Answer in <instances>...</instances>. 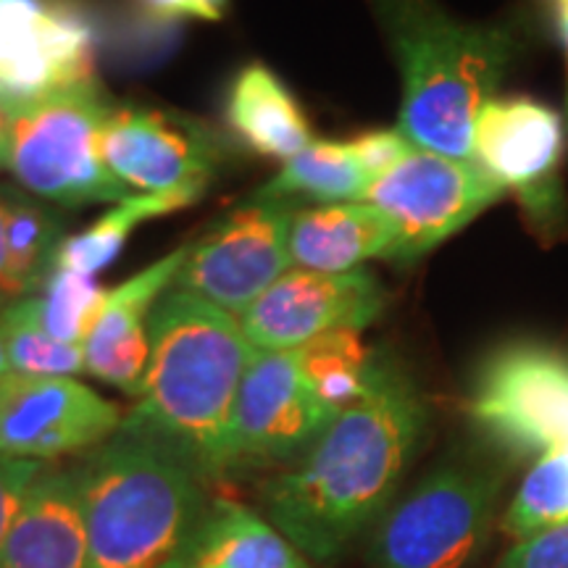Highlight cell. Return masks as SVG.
Masks as SVG:
<instances>
[{"label": "cell", "instance_id": "cell-1", "mask_svg": "<svg viewBox=\"0 0 568 568\" xmlns=\"http://www.w3.org/2000/svg\"><path fill=\"white\" fill-rule=\"evenodd\" d=\"M426 426L429 408L414 376L389 353H376L366 393L264 485L266 518L308 560L337 558L385 514Z\"/></svg>", "mask_w": 568, "mask_h": 568}, {"label": "cell", "instance_id": "cell-2", "mask_svg": "<svg viewBox=\"0 0 568 568\" xmlns=\"http://www.w3.org/2000/svg\"><path fill=\"white\" fill-rule=\"evenodd\" d=\"M255 347L237 316L169 287L151 314V364L119 432L205 479L230 474V424Z\"/></svg>", "mask_w": 568, "mask_h": 568}, {"label": "cell", "instance_id": "cell-3", "mask_svg": "<svg viewBox=\"0 0 568 568\" xmlns=\"http://www.w3.org/2000/svg\"><path fill=\"white\" fill-rule=\"evenodd\" d=\"M400 69L397 130L414 148L474 161V122L524 51L508 21H466L439 0H368Z\"/></svg>", "mask_w": 568, "mask_h": 568}, {"label": "cell", "instance_id": "cell-4", "mask_svg": "<svg viewBox=\"0 0 568 568\" xmlns=\"http://www.w3.org/2000/svg\"><path fill=\"white\" fill-rule=\"evenodd\" d=\"M88 568H187L211 503L193 468L116 432L74 468Z\"/></svg>", "mask_w": 568, "mask_h": 568}, {"label": "cell", "instance_id": "cell-5", "mask_svg": "<svg viewBox=\"0 0 568 568\" xmlns=\"http://www.w3.org/2000/svg\"><path fill=\"white\" fill-rule=\"evenodd\" d=\"M503 487V466L445 460L382 518L376 568H468L493 535Z\"/></svg>", "mask_w": 568, "mask_h": 568}, {"label": "cell", "instance_id": "cell-6", "mask_svg": "<svg viewBox=\"0 0 568 568\" xmlns=\"http://www.w3.org/2000/svg\"><path fill=\"white\" fill-rule=\"evenodd\" d=\"M109 109L101 84L9 109V172L27 193L67 209L124 203L134 193L98 155V134Z\"/></svg>", "mask_w": 568, "mask_h": 568}, {"label": "cell", "instance_id": "cell-7", "mask_svg": "<svg viewBox=\"0 0 568 568\" xmlns=\"http://www.w3.org/2000/svg\"><path fill=\"white\" fill-rule=\"evenodd\" d=\"M474 429L508 458H539L568 439V353L514 339L485 355L466 395Z\"/></svg>", "mask_w": 568, "mask_h": 568}, {"label": "cell", "instance_id": "cell-8", "mask_svg": "<svg viewBox=\"0 0 568 568\" xmlns=\"http://www.w3.org/2000/svg\"><path fill=\"white\" fill-rule=\"evenodd\" d=\"M506 190L474 161L414 148L389 172L374 176L364 203L389 219L395 245L387 261L414 264L447 237L466 230Z\"/></svg>", "mask_w": 568, "mask_h": 568}, {"label": "cell", "instance_id": "cell-9", "mask_svg": "<svg viewBox=\"0 0 568 568\" xmlns=\"http://www.w3.org/2000/svg\"><path fill=\"white\" fill-rule=\"evenodd\" d=\"M295 209V201L253 193L197 243H187L174 287L240 318L293 266L290 224Z\"/></svg>", "mask_w": 568, "mask_h": 568}, {"label": "cell", "instance_id": "cell-10", "mask_svg": "<svg viewBox=\"0 0 568 568\" xmlns=\"http://www.w3.org/2000/svg\"><path fill=\"white\" fill-rule=\"evenodd\" d=\"M98 30L74 0H0V103L98 84Z\"/></svg>", "mask_w": 568, "mask_h": 568}, {"label": "cell", "instance_id": "cell-11", "mask_svg": "<svg viewBox=\"0 0 568 568\" xmlns=\"http://www.w3.org/2000/svg\"><path fill=\"white\" fill-rule=\"evenodd\" d=\"M103 166L132 193L209 190L224 161L222 138L184 113L111 103L98 134Z\"/></svg>", "mask_w": 568, "mask_h": 568}, {"label": "cell", "instance_id": "cell-12", "mask_svg": "<svg viewBox=\"0 0 568 568\" xmlns=\"http://www.w3.org/2000/svg\"><path fill=\"white\" fill-rule=\"evenodd\" d=\"M335 416L303 376L297 351H255L232 410L230 474L293 466Z\"/></svg>", "mask_w": 568, "mask_h": 568}, {"label": "cell", "instance_id": "cell-13", "mask_svg": "<svg viewBox=\"0 0 568 568\" xmlns=\"http://www.w3.org/2000/svg\"><path fill=\"white\" fill-rule=\"evenodd\" d=\"M566 153V119L529 95H495L474 122L471 159L535 224H552L564 209L558 172Z\"/></svg>", "mask_w": 568, "mask_h": 568}, {"label": "cell", "instance_id": "cell-14", "mask_svg": "<svg viewBox=\"0 0 568 568\" xmlns=\"http://www.w3.org/2000/svg\"><path fill=\"white\" fill-rule=\"evenodd\" d=\"M122 410L71 376L0 379V456L45 460L95 450L116 435Z\"/></svg>", "mask_w": 568, "mask_h": 568}, {"label": "cell", "instance_id": "cell-15", "mask_svg": "<svg viewBox=\"0 0 568 568\" xmlns=\"http://www.w3.org/2000/svg\"><path fill=\"white\" fill-rule=\"evenodd\" d=\"M385 305V287L364 268L347 274L290 268L240 316V324L255 351H297L326 332H364Z\"/></svg>", "mask_w": 568, "mask_h": 568}, {"label": "cell", "instance_id": "cell-16", "mask_svg": "<svg viewBox=\"0 0 568 568\" xmlns=\"http://www.w3.org/2000/svg\"><path fill=\"white\" fill-rule=\"evenodd\" d=\"M187 245L142 268L109 290L95 326L84 339V374L138 397L151 364V314L159 297L174 287Z\"/></svg>", "mask_w": 568, "mask_h": 568}, {"label": "cell", "instance_id": "cell-17", "mask_svg": "<svg viewBox=\"0 0 568 568\" xmlns=\"http://www.w3.org/2000/svg\"><path fill=\"white\" fill-rule=\"evenodd\" d=\"M88 566V524L74 468H45L0 545V568Z\"/></svg>", "mask_w": 568, "mask_h": 568}, {"label": "cell", "instance_id": "cell-18", "mask_svg": "<svg viewBox=\"0 0 568 568\" xmlns=\"http://www.w3.org/2000/svg\"><path fill=\"white\" fill-rule=\"evenodd\" d=\"M395 230L368 203H329L295 209L290 224V258L303 272L347 274L372 258H389Z\"/></svg>", "mask_w": 568, "mask_h": 568}, {"label": "cell", "instance_id": "cell-19", "mask_svg": "<svg viewBox=\"0 0 568 568\" xmlns=\"http://www.w3.org/2000/svg\"><path fill=\"white\" fill-rule=\"evenodd\" d=\"M224 122L247 151L272 161L287 163L316 140L295 92L261 61L247 63L232 77Z\"/></svg>", "mask_w": 568, "mask_h": 568}, {"label": "cell", "instance_id": "cell-20", "mask_svg": "<svg viewBox=\"0 0 568 568\" xmlns=\"http://www.w3.org/2000/svg\"><path fill=\"white\" fill-rule=\"evenodd\" d=\"M187 568H316L266 516L213 500Z\"/></svg>", "mask_w": 568, "mask_h": 568}, {"label": "cell", "instance_id": "cell-21", "mask_svg": "<svg viewBox=\"0 0 568 568\" xmlns=\"http://www.w3.org/2000/svg\"><path fill=\"white\" fill-rule=\"evenodd\" d=\"M203 190H172V193H134L124 203L113 205L88 230L69 234L59 247L55 266L98 276L124 253L132 230L148 219L166 216L201 201Z\"/></svg>", "mask_w": 568, "mask_h": 568}, {"label": "cell", "instance_id": "cell-22", "mask_svg": "<svg viewBox=\"0 0 568 568\" xmlns=\"http://www.w3.org/2000/svg\"><path fill=\"white\" fill-rule=\"evenodd\" d=\"M368 184L372 176L355 161L347 142L314 140L305 151L284 163L272 182L255 190V195L282 197V201L308 197L322 205L361 203Z\"/></svg>", "mask_w": 568, "mask_h": 568}, {"label": "cell", "instance_id": "cell-23", "mask_svg": "<svg viewBox=\"0 0 568 568\" xmlns=\"http://www.w3.org/2000/svg\"><path fill=\"white\" fill-rule=\"evenodd\" d=\"M6 205V264L19 297L38 295L55 268L63 219L48 203L17 190H0Z\"/></svg>", "mask_w": 568, "mask_h": 568}, {"label": "cell", "instance_id": "cell-24", "mask_svg": "<svg viewBox=\"0 0 568 568\" xmlns=\"http://www.w3.org/2000/svg\"><path fill=\"white\" fill-rule=\"evenodd\" d=\"M303 376L332 410H343L366 393L374 355L355 329H335L297 347Z\"/></svg>", "mask_w": 568, "mask_h": 568}, {"label": "cell", "instance_id": "cell-25", "mask_svg": "<svg viewBox=\"0 0 568 568\" xmlns=\"http://www.w3.org/2000/svg\"><path fill=\"white\" fill-rule=\"evenodd\" d=\"M560 521H568V439L535 458L510 497L500 529L508 537L521 539Z\"/></svg>", "mask_w": 568, "mask_h": 568}, {"label": "cell", "instance_id": "cell-26", "mask_svg": "<svg viewBox=\"0 0 568 568\" xmlns=\"http://www.w3.org/2000/svg\"><path fill=\"white\" fill-rule=\"evenodd\" d=\"M109 290L98 276L55 266L38 295H32L34 314L48 335L67 345L84 347L90 329L98 322Z\"/></svg>", "mask_w": 568, "mask_h": 568}, {"label": "cell", "instance_id": "cell-27", "mask_svg": "<svg viewBox=\"0 0 568 568\" xmlns=\"http://www.w3.org/2000/svg\"><path fill=\"white\" fill-rule=\"evenodd\" d=\"M3 329L11 372L27 376H71V379L84 374V347L59 343L48 335L34 314L32 295L6 305Z\"/></svg>", "mask_w": 568, "mask_h": 568}, {"label": "cell", "instance_id": "cell-28", "mask_svg": "<svg viewBox=\"0 0 568 568\" xmlns=\"http://www.w3.org/2000/svg\"><path fill=\"white\" fill-rule=\"evenodd\" d=\"M495 568H568V521L516 539Z\"/></svg>", "mask_w": 568, "mask_h": 568}, {"label": "cell", "instance_id": "cell-29", "mask_svg": "<svg viewBox=\"0 0 568 568\" xmlns=\"http://www.w3.org/2000/svg\"><path fill=\"white\" fill-rule=\"evenodd\" d=\"M347 148L355 155V161L366 169V174L379 176L397 166L406 155L414 151V145L406 140V134L400 130H372L364 134H355L353 140H347Z\"/></svg>", "mask_w": 568, "mask_h": 568}, {"label": "cell", "instance_id": "cell-30", "mask_svg": "<svg viewBox=\"0 0 568 568\" xmlns=\"http://www.w3.org/2000/svg\"><path fill=\"white\" fill-rule=\"evenodd\" d=\"M42 471H45V464L40 460L0 456V545L9 535L27 493Z\"/></svg>", "mask_w": 568, "mask_h": 568}, {"label": "cell", "instance_id": "cell-31", "mask_svg": "<svg viewBox=\"0 0 568 568\" xmlns=\"http://www.w3.org/2000/svg\"><path fill=\"white\" fill-rule=\"evenodd\" d=\"M140 9L151 17L169 21V19H203L219 21L224 17L222 11L213 9L209 0H138Z\"/></svg>", "mask_w": 568, "mask_h": 568}, {"label": "cell", "instance_id": "cell-32", "mask_svg": "<svg viewBox=\"0 0 568 568\" xmlns=\"http://www.w3.org/2000/svg\"><path fill=\"white\" fill-rule=\"evenodd\" d=\"M13 301H19V293L9 276V264H6V205L3 195H0V305H9Z\"/></svg>", "mask_w": 568, "mask_h": 568}, {"label": "cell", "instance_id": "cell-33", "mask_svg": "<svg viewBox=\"0 0 568 568\" xmlns=\"http://www.w3.org/2000/svg\"><path fill=\"white\" fill-rule=\"evenodd\" d=\"M11 159V116L9 109L0 103V169H9Z\"/></svg>", "mask_w": 568, "mask_h": 568}, {"label": "cell", "instance_id": "cell-34", "mask_svg": "<svg viewBox=\"0 0 568 568\" xmlns=\"http://www.w3.org/2000/svg\"><path fill=\"white\" fill-rule=\"evenodd\" d=\"M552 27H556L558 40H568V0H552Z\"/></svg>", "mask_w": 568, "mask_h": 568}, {"label": "cell", "instance_id": "cell-35", "mask_svg": "<svg viewBox=\"0 0 568 568\" xmlns=\"http://www.w3.org/2000/svg\"><path fill=\"white\" fill-rule=\"evenodd\" d=\"M3 308H6V305H0V379L11 374L9 345H6V329H3Z\"/></svg>", "mask_w": 568, "mask_h": 568}, {"label": "cell", "instance_id": "cell-36", "mask_svg": "<svg viewBox=\"0 0 568 568\" xmlns=\"http://www.w3.org/2000/svg\"><path fill=\"white\" fill-rule=\"evenodd\" d=\"M560 48H564V59H566V71H568V40H560ZM566 124H568V90H566Z\"/></svg>", "mask_w": 568, "mask_h": 568}, {"label": "cell", "instance_id": "cell-37", "mask_svg": "<svg viewBox=\"0 0 568 568\" xmlns=\"http://www.w3.org/2000/svg\"><path fill=\"white\" fill-rule=\"evenodd\" d=\"M545 3H552V0H545Z\"/></svg>", "mask_w": 568, "mask_h": 568}]
</instances>
